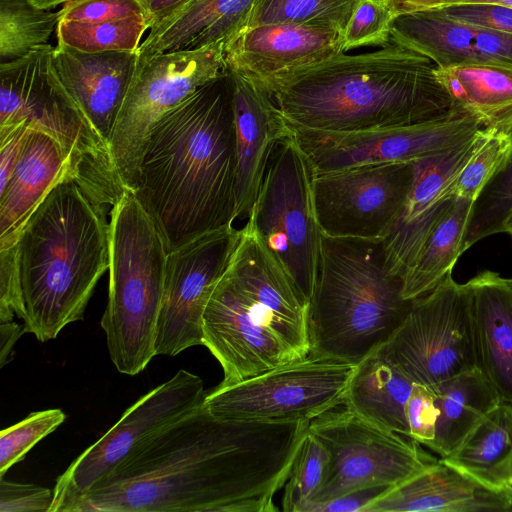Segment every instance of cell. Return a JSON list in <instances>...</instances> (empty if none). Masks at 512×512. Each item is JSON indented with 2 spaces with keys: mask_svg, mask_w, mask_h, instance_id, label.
<instances>
[{
  "mask_svg": "<svg viewBox=\"0 0 512 512\" xmlns=\"http://www.w3.org/2000/svg\"><path fill=\"white\" fill-rule=\"evenodd\" d=\"M310 421L221 418L200 405L140 441L72 512H275Z\"/></svg>",
  "mask_w": 512,
  "mask_h": 512,
  "instance_id": "6da1fadb",
  "label": "cell"
},
{
  "mask_svg": "<svg viewBox=\"0 0 512 512\" xmlns=\"http://www.w3.org/2000/svg\"><path fill=\"white\" fill-rule=\"evenodd\" d=\"M232 76L225 71L151 130L134 195L168 252L236 220Z\"/></svg>",
  "mask_w": 512,
  "mask_h": 512,
  "instance_id": "7a4b0ae2",
  "label": "cell"
},
{
  "mask_svg": "<svg viewBox=\"0 0 512 512\" xmlns=\"http://www.w3.org/2000/svg\"><path fill=\"white\" fill-rule=\"evenodd\" d=\"M436 68L391 39L374 51L342 52L252 79L269 92L290 128L349 132L418 123L451 111L456 105Z\"/></svg>",
  "mask_w": 512,
  "mask_h": 512,
  "instance_id": "3957f363",
  "label": "cell"
},
{
  "mask_svg": "<svg viewBox=\"0 0 512 512\" xmlns=\"http://www.w3.org/2000/svg\"><path fill=\"white\" fill-rule=\"evenodd\" d=\"M203 345L237 383L309 356L308 306L247 219L203 315Z\"/></svg>",
  "mask_w": 512,
  "mask_h": 512,
  "instance_id": "277c9868",
  "label": "cell"
},
{
  "mask_svg": "<svg viewBox=\"0 0 512 512\" xmlns=\"http://www.w3.org/2000/svg\"><path fill=\"white\" fill-rule=\"evenodd\" d=\"M103 206L74 180L57 185L15 245L23 325L40 342L82 320L109 270V221Z\"/></svg>",
  "mask_w": 512,
  "mask_h": 512,
  "instance_id": "5b68a950",
  "label": "cell"
},
{
  "mask_svg": "<svg viewBox=\"0 0 512 512\" xmlns=\"http://www.w3.org/2000/svg\"><path fill=\"white\" fill-rule=\"evenodd\" d=\"M413 300L404 298L403 279L387 268L381 238L322 234L308 306L309 355L358 364L392 337Z\"/></svg>",
  "mask_w": 512,
  "mask_h": 512,
  "instance_id": "8992f818",
  "label": "cell"
},
{
  "mask_svg": "<svg viewBox=\"0 0 512 512\" xmlns=\"http://www.w3.org/2000/svg\"><path fill=\"white\" fill-rule=\"evenodd\" d=\"M168 250L134 193L124 191L109 219L108 302L100 325L118 372L135 376L155 354Z\"/></svg>",
  "mask_w": 512,
  "mask_h": 512,
  "instance_id": "52a82bcc",
  "label": "cell"
},
{
  "mask_svg": "<svg viewBox=\"0 0 512 512\" xmlns=\"http://www.w3.org/2000/svg\"><path fill=\"white\" fill-rule=\"evenodd\" d=\"M51 57L33 52L0 67V133L18 125L55 138L78 163L84 191L100 205L123 193L108 146L56 77Z\"/></svg>",
  "mask_w": 512,
  "mask_h": 512,
  "instance_id": "ba28073f",
  "label": "cell"
},
{
  "mask_svg": "<svg viewBox=\"0 0 512 512\" xmlns=\"http://www.w3.org/2000/svg\"><path fill=\"white\" fill-rule=\"evenodd\" d=\"M313 178L310 160L292 131L276 143L247 218L307 306L316 285L322 241Z\"/></svg>",
  "mask_w": 512,
  "mask_h": 512,
  "instance_id": "9c48e42d",
  "label": "cell"
},
{
  "mask_svg": "<svg viewBox=\"0 0 512 512\" xmlns=\"http://www.w3.org/2000/svg\"><path fill=\"white\" fill-rule=\"evenodd\" d=\"M225 69L223 42L138 57L108 144L123 191L136 189L140 163L156 122Z\"/></svg>",
  "mask_w": 512,
  "mask_h": 512,
  "instance_id": "30bf717a",
  "label": "cell"
},
{
  "mask_svg": "<svg viewBox=\"0 0 512 512\" xmlns=\"http://www.w3.org/2000/svg\"><path fill=\"white\" fill-rule=\"evenodd\" d=\"M386 346L414 382L431 389L477 367L471 294L449 272L428 293L413 300Z\"/></svg>",
  "mask_w": 512,
  "mask_h": 512,
  "instance_id": "8fae6325",
  "label": "cell"
},
{
  "mask_svg": "<svg viewBox=\"0 0 512 512\" xmlns=\"http://www.w3.org/2000/svg\"><path fill=\"white\" fill-rule=\"evenodd\" d=\"M308 431L329 454L322 486L310 503L369 486L394 487L438 461L415 440L370 424L346 408L311 420Z\"/></svg>",
  "mask_w": 512,
  "mask_h": 512,
  "instance_id": "7c38bea8",
  "label": "cell"
},
{
  "mask_svg": "<svg viewBox=\"0 0 512 512\" xmlns=\"http://www.w3.org/2000/svg\"><path fill=\"white\" fill-rule=\"evenodd\" d=\"M355 365L307 356L207 392L203 404L226 419L311 421L343 404Z\"/></svg>",
  "mask_w": 512,
  "mask_h": 512,
  "instance_id": "4fadbf2b",
  "label": "cell"
},
{
  "mask_svg": "<svg viewBox=\"0 0 512 512\" xmlns=\"http://www.w3.org/2000/svg\"><path fill=\"white\" fill-rule=\"evenodd\" d=\"M206 394L199 376L180 369L139 398L58 477L49 512H72L94 484L112 471L140 441L202 405Z\"/></svg>",
  "mask_w": 512,
  "mask_h": 512,
  "instance_id": "5bb4252c",
  "label": "cell"
},
{
  "mask_svg": "<svg viewBox=\"0 0 512 512\" xmlns=\"http://www.w3.org/2000/svg\"><path fill=\"white\" fill-rule=\"evenodd\" d=\"M482 128L455 106L440 117L407 125L349 132L291 129L317 175L363 164L414 161L449 150Z\"/></svg>",
  "mask_w": 512,
  "mask_h": 512,
  "instance_id": "9a60e30c",
  "label": "cell"
},
{
  "mask_svg": "<svg viewBox=\"0 0 512 512\" xmlns=\"http://www.w3.org/2000/svg\"><path fill=\"white\" fill-rule=\"evenodd\" d=\"M241 229L227 225L168 252L155 354L176 356L203 345V315L239 242Z\"/></svg>",
  "mask_w": 512,
  "mask_h": 512,
  "instance_id": "2e32d148",
  "label": "cell"
},
{
  "mask_svg": "<svg viewBox=\"0 0 512 512\" xmlns=\"http://www.w3.org/2000/svg\"><path fill=\"white\" fill-rule=\"evenodd\" d=\"M414 177V161L357 165L314 175L322 234L382 238L398 215Z\"/></svg>",
  "mask_w": 512,
  "mask_h": 512,
  "instance_id": "e0dca14e",
  "label": "cell"
},
{
  "mask_svg": "<svg viewBox=\"0 0 512 512\" xmlns=\"http://www.w3.org/2000/svg\"><path fill=\"white\" fill-rule=\"evenodd\" d=\"M485 134V128L459 145L414 160L409 192L392 225L381 238L385 263L402 279L414 264L432 228L453 200L452 186Z\"/></svg>",
  "mask_w": 512,
  "mask_h": 512,
  "instance_id": "ac0fdd59",
  "label": "cell"
},
{
  "mask_svg": "<svg viewBox=\"0 0 512 512\" xmlns=\"http://www.w3.org/2000/svg\"><path fill=\"white\" fill-rule=\"evenodd\" d=\"M137 63V51L87 53L61 43L54 47L56 77L107 146Z\"/></svg>",
  "mask_w": 512,
  "mask_h": 512,
  "instance_id": "d6986e66",
  "label": "cell"
},
{
  "mask_svg": "<svg viewBox=\"0 0 512 512\" xmlns=\"http://www.w3.org/2000/svg\"><path fill=\"white\" fill-rule=\"evenodd\" d=\"M236 151V219H247L258 197L276 143L289 127L269 92L252 78L231 72Z\"/></svg>",
  "mask_w": 512,
  "mask_h": 512,
  "instance_id": "ffe728a7",
  "label": "cell"
},
{
  "mask_svg": "<svg viewBox=\"0 0 512 512\" xmlns=\"http://www.w3.org/2000/svg\"><path fill=\"white\" fill-rule=\"evenodd\" d=\"M68 180L83 188L76 160L55 138L28 127L13 173L0 189V250L16 245L35 210Z\"/></svg>",
  "mask_w": 512,
  "mask_h": 512,
  "instance_id": "44dd1931",
  "label": "cell"
},
{
  "mask_svg": "<svg viewBox=\"0 0 512 512\" xmlns=\"http://www.w3.org/2000/svg\"><path fill=\"white\" fill-rule=\"evenodd\" d=\"M341 33L289 23L238 30L223 42L228 71L262 78L342 53Z\"/></svg>",
  "mask_w": 512,
  "mask_h": 512,
  "instance_id": "7402d4cb",
  "label": "cell"
},
{
  "mask_svg": "<svg viewBox=\"0 0 512 512\" xmlns=\"http://www.w3.org/2000/svg\"><path fill=\"white\" fill-rule=\"evenodd\" d=\"M504 489L482 484L444 459L391 487L364 512H491L511 511Z\"/></svg>",
  "mask_w": 512,
  "mask_h": 512,
  "instance_id": "603a6c76",
  "label": "cell"
},
{
  "mask_svg": "<svg viewBox=\"0 0 512 512\" xmlns=\"http://www.w3.org/2000/svg\"><path fill=\"white\" fill-rule=\"evenodd\" d=\"M472 304L477 368L500 400L512 402V289L485 270L466 282Z\"/></svg>",
  "mask_w": 512,
  "mask_h": 512,
  "instance_id": "cb8c5ba5",
  "label": "cell"
},
{
  "mask_svg": "<svg viewBox=\"0 0 512 512\" xmlns=\"http://www.w3.org/2000/svg\"><path fill=\"white\" fill-rule=\"evenodd\" d=\"M413 385L384 343L355 365L343 405L370 424L409 437L406 405Z\"/></svg>",
  "mask_w": 512,
  "mask_h": 512,
  "instance_id": "d4e9b609",
  "label": "cell"
},
{
  "mask_svg": "<svg viewBox=\"0 0 512 512\" xmlns=\"http://www.w3.org/2000/svg\"><path fill=\"white\" fill-rule=\"evenodd\" d=\"M254 0H189L150 27L138 48L140 59L199 49L235 33Z\"/></svg>",
  "mask_w": 512,
  "mask_h": 512,
  "instance_id": "484cf974",
  "label": "cell"
},
{
  "mask_svg": "<svg viewBox=\"0 0 512 512\" xmlns=\"http://www.w3.org/2000/svg\"><path fill=\"white\" fill-rule=\"evenodd\" d=\"M436 75L455 105L483 128L512 136V63L472 61L436 68Z\"/></svg>",
  "mask_w": 512,
  "mask_h": 512,
  "instance_id": "4316f807",
  "label": "cell"
},
{
  "mask_svg": "<svg viewBox=\"0 0 512 512\" xmlns=\"http://www.w3.org/2000/svg\"><path fill=\"white\" fill-rule=\"evenodd\" d=\"M438 416L429 448L446 458L500 402L496 390L476 367L460 373L434 389Z\"/></svg>",
  "mask_w": 512,
  "mask_h": 512,
  "instance_id": "83f0119b",
  "label": "cell"
},
{
  "mask_svg": "<svg viewBox=\"0 0 512 512\" xmlns=\"http://www.w3.org/2000/svg\"><path fill=\"white\" fill-rule=\"evenodd\" d=\"M391 39L430 59L437 68L483 61L476 49L472 26L430 8L394 16Z\"/></svg>",
  "mask_w": 512,
  "mask_h": 512,
  "instance_id": "f1b7e54d",
  "label": "cell"
},
{
  "mask_svg": "<svg viewBox=\"0 0 512 512\" xmlns=\"http://www.w3.org/2000/svg\"><path fill=\"white\" fill-rule=\"evenodd\" d=\"M444 459L482 484L504 489L512 466V402L497 404Z\"/></svg>",
  "mask_w": 512,
  "mask_h": 512,
  "instance_id": "f546056e",
  "label": "cell"
},
{
  "mask_svg": "<svg viewBox=\"0 0 512 512\" xmlns=\"http://www.w3.org/2000/svg\"><path fill=\"white\" fill-rule=\"evenodd\" d=\"M473 201L455 198L432 228L414 264L403 277V296L416 299L435 288L452 272L462 255Z\"/></svg>",
  "mask_w": 512,
  "mask_h": 512,
  "instance_id": "4dcf8cb0",
  "label": "cell"
},
{
  "mask_svg": "<svg viewBox=\"0 0 512 512\" xmlns=\"http://www.w3.org/2000/svg\"><path fill=\"white\" fill-rule=\"evenodd\" d=\"M361 1L254 0L238 30L262 24L289 23L335 31L343 35L353 11Z\"/></svg>",
  "mask_w": 512,
  "mask_h": 512,
  "instance_id": "1f68e13d",
  "label": "cell"
},
{
  "mask_svg": "<svg viewBox=\"0 0 512 512\" xmlns=\"http://www.w3.org/2000/svg\"><path fill=\"white\" fill-rule=\"evenodd\" d=\"M59 19V10L39 8L28 0H0V64L49 44Z\"/></svg>",
  "mask_w": 512,
  "mask_h": 512,
  "instance_id": "d6a6232c",
  "label": "cell"
},
{
  "mask_svg": "<svg viewBox=\"0 0 512 512\" xmlns=\"http://www.w3.org/2000/svg\"><path fill=\"white\" fill-rule=\"evenodd\" d=\"M150 24L145 14L101 23L59 20L57 43L87 53L138 51Z\"/></svg>",
  "mask_w": 512,
  "mask_h": 512,
  "instance_id": "836d02e7",
  "label": "cell"
},
{
  "mask_svg": "<svg viewBox=\"0 0 512 512\" xmlns=\"http://www.w3.org/2000/svg\"><path fill=\"white\" fill-rule=\"evenodd\" d=\"M512 221V149L494 177L473 201L462 254L478 241L506 232Z\"/></svg>",
  "mask_w": 512,
  "mask_h": 512,
  "instance_id": "e575fe53",
  "label": "cell"
},
{
  "mask_svg": "<svg viewBox=\"0 0 512 512\" xmlns=\"http://www.w3.org/2000/svg\"><path fill=\"white\" fill-rule=\"evenodd\" d=\"M328 461L329 454L324 445L307 431L297 448L284 485V512H302L314 500L322 486Z\"/></svg>",
  "mask_w": 512,
  "mask_h": 512,
  "instance_id": "d590c367",
  "label": "cell"
},
{
  "mask_svg": "<svg viewBox=\"0 0 512 512\" xmlns=\"http://www.w3.org/2000/svg\"><path fill=\"white\" fill-rule=\"evenodd\" d=\"M511 149V135L485 128L482 140L453 183V197L474 201L502 168Z\"/></svg>",
  "mask_w": 512,
  "mask_h": 512,
  "instance_id": "8d00e7d4",
  "label": "cell"
},
{
  "mask_svg": "<svg viewBox=\"0 0 512 512\" xmlns=\"http://www.w3.org/2000/svg\"><path fill=\"white\" fill-rule=\"evenodd\" d=\"M65 419L62 410L47 409L30 413L22 421L3 429L0 433V478Z\"/></svg>",
  "mask_w": 512,
  "mask_h": 512,
  "instance_id": "74e56055",
  "label": "cell"
},
{
  "mask_svg": "<svg viewBox=\"0 0 512 512\" xmlns=\"http://www.w3.org/2000/svg\"><path fill=\"white\" fill-rule=\"evenodd\" d=\"M393 19L384 2L362 0L343 33L342 52L368 46L384 47L391 41Z\"/></svg>",
  "mask_w": 512,
  "mask_h": 512,
  "instance_id": "f35d334b",
  "label": "cell"
},
{
  "mask_svg": "<svg viewBox=\"0 0 512 512\" xmlns=\"http://www.w3.org/2000/svg\"><path fill=\"white\" fill-rule=\"evenodd\" d=\"M62 21L101 23L145 14L138 0H73L59 9Z\"/></svg>",
  "mask_w": 512,
  "mask_h": 512,
  "instance_id": "ab89813d",
  "label": "cell"
},
{
  "mask_svg": "<svg viewBox=\"0 0 512 512\" xmlns=\"http://www.w3.org/2000/svg\"><path fill=\"white\" fill-rule=\"evenodd\" d=\"M437 416L434 390L414 383L406 405L409 438L429 447L435 436Z\"/></svg>",
  "mask_w": 512,
  "mask_h": 512,
  "instance_id": "60d3db41",
  "label": "cell"
},
{
  "mask_svg": "<svg viewBox=\"0 0 512 512\" xmlns=\"http://www.w3.org/2000/svg\"><path fill=\"white\" fill-rule=\"evenodd\" d=\"M440 9L460 23L500 33L512 34V8L488 3L447 6Z\"/></svg>",
  "mask_w": 512,
  "mask_h": 512,
  "instance_id": "b9f144b4",
  "label": "cell"
},
{
  "mask_svg": "<svg viewBox=\"0 0 512 512\" xmlns=\"http://www.w3.org/2000/svg\"><path fill=\"white\" fill-rule=\"evenodd\" d=\"M53 490L0 478V512H49Z\"/></svg>",
  "mask_w": 512,
  "mask_h": 512,
  "instance_id": "7bdbcfd3",
  "label": "cell"
},
{
  "mask_svg": "<svg viewBox=\"0 0 512 512\" xmlns=\"http://www.w3.org/2000/svg\"><path fill=\"white\" fill-rule=\"evenodd\" d=\"M23 319L15 246L0 250V323Z\"/></svg>",
  "mask_w": 512,
  "mask_h": 512,
  "instance_id": "ee69618b",
  "label": "cell"
},
{
  "mask_svg": "<svg viewBox=\"0 0 512 512\" xmlns=\"http://www.w3.org/2000/svg\"><path fill=\"white\" fill-rule=\"evenodd\" d=\"M391 487L377 485L355 489L325 502L309 503L302 512H364L366 507Z\"/></svg>",
  "mask_w": 512,
  "mask_h": 512,
  "instance_id": "f6af8a7d",
  "label": "cell"
},
{
  "mask_svg": "<svg viewBox=\"0 0 512 512\" xmlns=\"http://www.w3.org/2000/svg\"><path fill=\"white\" fill-rule=\"evenodd\" d=\"M473 28L476 49L482 60L512 63V34Z\"/></svg>",
  "mask_w": 512,
  "mask_h": 512,
  "instance_id": "bcb514c9",
  "label": "cell"
},
{
  "mask_svg": "<svg viewBox=\"0 0 512 512\" xmlns=\"http://www.w3.org/2000/svg\"><path fill=\"white\" fill-rule=\"evenodd\" d=\"M28 126L21 124L0 133V189L8 182L19 158Z\"/></svg>",
  "mask_w": 512,
  "mask_h": 512,
  "instance_id": "7dc6e473",
  "label": "cell"
},
{
  "mask_svg": "<svg viewBox=\"0 0 512 512\" xmlns=\"http://www.w3.org/2000/svg\"><path fill=\"white\" fill-rule=\"evenodd\" d=\"M26 333L24 325L15 321L0 323V366L8 364L12 360L13 346L17 340Z\"/></svg>",
  "mask_w": 512,
  "mask_h": 512,
  "instance_id": "c3c4849f",
  "label": "cell"
},
{
  "mask_svg": "<svg viewBox=\"0 0 512 512\" xmlns=\"http://www.w3.org/2000/svg\"><path fill=\"white\" fill-rule=\"evenodd\" d=\"M188 1L189 0H138L146 13L150 27L169 16Z\"/></svg>",
  "mask_w": 512,
  "mask_h": 512,
  "instance_id": "681fc988",
  "label": "cell"
},
{
  "mask_svg": "<svg viewBox=\"0 0 512 512\" xmlns=\"http://www.w3.org/2000/svg\"><path fill=\"white\" fill-rule=\"evenodd\" d=\"M472 3L497 4L512 8V0H428L421 6L419 10L430 8H443L452 5Z\"/></svg>",
  "mask_w": 512,
  "mask_h": 512,
  "instance_id": "f907efd6",
  "label": "cell"
},
{
  "mask_svg": "<svg viewBox=\"0 0 512 512\" xmlns=\"http://www.w3.org/2000/svg\"><path fill=\"white\" fill-rule=\"evenodd\" d=\"M428 0H385L393 16L401 13L416 11Z\"/></svg>",
  "mask_w": 512,
  "mask_h": 512,
  "instance_id": "816d5d0a",
  "label": "cell"
},
{
  "mask_svg": "<svg viewBox=\"0 0 512 512\" xmlns=\"http://www.w3.org/2000/svg\"><path fill=\"white\" fill-rule=\"evenodd\" d=\"M35 6L44 9H55L58 6L73 0H28Z\"/></svg>",
  "mask_w": 512,
  "mask_h": 512,
  "instance_id": "f5cc1de1",
  "label": "cell"
},
{
  "mask_svg": "<svg viewBox=\"0 0 512 512\" xmlns=\"http://www.w3.org/2000/svg\"><path fill=\"white\" fill-rule=\"evenodd\" d=\"M505 490L507 491V493L509 494V496L511 497L512 499V484H507L505 486Z\"/></svg>",
  "mask_w": 512,
  "mask_h": 512,
  "instance_id": "db71d44e",
  "label": "cell"
},
{
  "mask_svg": "<svg viewBox=\"0 0 512 512\" xmlns=\"http://www.w3.org/2000/svg\"><path fill=\"white\" fill-rule=\"evenodd\" d=\"M506 233L510 234V235H511V237H512V221H511V223L508 225L507 230H506Z\"/></svg>",
  "mask_w": 512,
  "mask_h": 512,
  "instance_id": "11a10c76",
  "label": "cell"
},
{
  "mask_svg": "<svg viewBox=\"0 0 512 512\" xmlns=\"http://www.w3.org/2000/svg\"><path fill=\"white\" fill-rule=\"evenodd\" d=\"M509 484H512V466H511V470H510Z\"/></svg>",
  "mask_w": 512,
  "mask_h": 512,
  "instance_id": "9f6ffc18",
  "label": "cell"
},
{
  "mask_svg": "<svg viewBox=\"0 0 512 512\" xmlns=\"http://www.w3.org/2000/svg\"><path fill=\"white\" fill-rule=\"evenodd\" d=\"M507 281H508V283H509V285H510V287H511V289H512V278L507 279Z\"/></svg>",
  "mask_w": 512,
  "mask_h": 512,
  "instance_id": "6f0895ef",
  "label": "cell"
},
{
  "mask_svg": "<svg viewBox=\"0 0 512 512\" xmlns=\"http://www.w3.org/2000/svg\"><path fill=\"white\" fill-rule=\"evenodd\" d=\"M378 1H382V2H384L385 0H378Z\"/></svg>",
  "mask_w": 512,
  "mask_h": 512,
  "instance_id": "680465c9",
  "label": "cell"
}]
</instances>
